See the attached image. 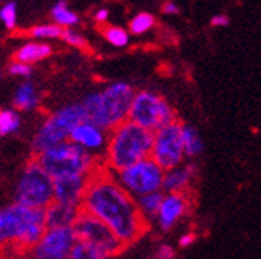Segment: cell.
Segmentation results:
<instances>
[{"instance_id":"1","label":"cell","mask_w":261,"mask_h":259,"mask_svg":"<svg viewBox=\"0 0 261 259\" xmlns=\"http://www.w3.org/2000/svg\"><path fill=\"white\" fill-rule=\"evenodd\" d=\"M82 210L106 223L124 247L136 243L150 226L140 215L136 199L118 185L106 165L91 174Z\"/></svg>"},{"instance_id":"2","label":"cell","mask_w":261,"mask_h":259,"mask_svg":"<svg viewBox=\"0 0 261 259\" xmlns=\"http://www.w3.org/2000/svg\"><path fill=\"white\" fill-rule=\"evenodd\" d=\"M151 145L153 132L127 120L109 132L102 162L112 174L120 172L142 159L150 158Z\"/></svg>"},{"instance_id":"3","label":"cell","mask_w":261,"mask_h":259,"mask_svg":"<svg viewBox=\"0 0 261 259\" xmlns=\"http://www.w3.org/2000/svg\"><path fill=\"white\" fill-rule=\"evenodd\" d=\"M46 231L45 212L13 202L0 209V248L29 251Z\"/></svg>"},{"instance_id":"4","label":"cell","mask_w":261,"mask_h":259,"mask_svg":"<svg viewBox=\"0 0 261 259\" xmlns=\"http://www.w3.org/2000/svg\"><path fill=\"white\" fill-rule=\"evenodd\" d=\"M136 91L124 81H116L83 99L82 105L86 120L97 124L103 131H113L116 126L127 121L130 103Z\"/></svg>"},{"instance_id":"5","label":"cell","mask_w":261,"mask_h":259,"mask_svg":"<svg viewBox=\"0 0 261 259\" xmlns=\"http://www.w3.org/2000/svg\"><path fill=\"white\" fill-rule=\"evenodd\" d=\"M34 158L53 180L67 175H91L103 165L100 156L83 150L70 140L51 147Z\"/></svg>"},{"instance_id":"6","label":"cell","mask_w":261,"mask_h":259,"mask_svg":"<svg viewBox=\"0 0 261 259\" xmlns=\"http://www.w3.org/2000/svg\"><path fill=\"white\" fill-rule=\"evenodd\" d=\"M15 202L38 210L55 202V180L35 158L28 161L18 178Z\"/></svg>"},{"instance_id":"7","label":"cell","mask_w":261,"mask_h":259,"mask_svg":"<svg viewBox=\"0 0 261 259\" xmlns=\"http://www.w3.org/2000/svg\"><path fill=\"white\" fill-rule=\"evenodd\" d=\"M85 120L86 113L82 102L70 103V105H65L61 110L55 111L53 114H49L45 123L38 127V131L32 138L34 156L51 147L62 143V141H67L70 138L73 127Z\"/></svg>"},{"instance_id":"8","label":"cell","mask_w":261,"mask_h":259,"mask_svg":"<svg viewBox=\"0 0 261 259\" xmlns=\"http://www.w3.org/2000/svg\"><path fill=\"white\" fill-rule=\"evenodd\" d=\"M127 120L150 132H156L161 127L178 121L175 110L172 108L171 103L163 96L148 89L139 91V93L134 94Z\"/></svg>"},{"instance_id":"9","label":"cell","mask_w":261,"mask_h":259,"mask_svg":"<svg viewBox=\"0 0 261 259\" xmlns=\"http://www.w3.org/2000/svg\"><path fill=\"white\" fill-rule=\"evenodd\" d=\"M113 177L134 199L143 194L163 191L164 170L151 158H145L120 172H115Z\"/></svg>"},{"instance_id":"10","label":"cell","mask_w":261,"mask_h":259,"mask_svg":"<svg viewBox=\"0 0 261 259\" xmlns=\"http://www.w3.org/2000/svg\"><path fill=\"white\" fill-rule=\"evenodd\" d=\"M150 158L158 164L161 169L171 170L174 167L185 162V150L181 141V123L175 121L160 131L153 132V145Z\"/></svg>"},{"instance_id":"11","label":"cell","mask_w":261,"mask_h":259,"mask_svg":"<svg viewBox=\"0 0 261 259\" xmlns=\"http://www.w3.org/2000/svg\"><path fill=\"white\" fill-rule=\"evenodd\" d=\"M72 227H73L76 239L94 243L97 247L109 251L112 256L120 254L126 248L121 243V240L113 234L112 229L106 223H102L99 218H96L94 215H91L85 210L80 212V215H78L76 221L73 223Z\"/></svg>"},{"instance_id":"12","label":"cell","mask_w":261,"mask_h":259,"mask_svg":"<svg viewBox=\"0 0 261 259\" xmlns=\"http://www.w3.org/2000/svg\"><path fill=\"white\" fill-rule=\"evenodd\" d=\"M75 240L73 227H49L28 251L29 259H69Z\"/></svg>"},{"instance_id":"13","label":"cell","mask_w":261,"mask_h":259,"mask_svg":"<svg viewBox=\"0 0 261 259\" xmlns=\"http://www.w3.org/2000/svg\"><path fill=\"white\" fill-rule=\"evenodd\" d=\"M191 212V196L190 192H164V197L156 215L154 224L160 231H172L181 219Z\"/></svg>"},{"instance_id":"14","label":"cell","mask_w":261,"mask_h":259,"mask_svg":"<svg viewBox=\"0 0 261 259\" xmlns=\"http://www.w3.org/2000/svg\"><path fill=\"white\" fill-rule=\"evenodd\" d=\"M69 140L72 143L82 147L83 150L93 153V154H97V156L102 158V154L107 147L109 132L100 129L97 124L91 123L89 120H85L73 127Z\"/></svg>"},{"instance_id":"15","label":"cell","mask_w":261,"mask_h":259,"mask_svg":"<svg viewBox=\"0 0 261 259\" xmlns=\"http://www.w3.org/2000/svg\"><path fill=\"white\" fill-rule=\"evenodd\" d=\"M91 175H67L55 178V202L82 207Z\"/></svg>"},{"instance_id":"16","label":"cell","mask_w":261,"mask_h":259,"mask_svg":"<svg viewBox=\"0 0 261 259\" xmlns=\"http://www.w3.org/2000/svg\"><path fill=\"white\" fill-rule=\"evenodd\" d=\"M198 177V165L193 161L184 162L171 170L164 172L163 191L164 192H190Z\"/></svg>"},{"instance_id":"17","label":"cell","mask_w":261,"mask_h":259,"mask_svg":"<svg viewBox=\"0 0 261 259\" xmlns=\"http://www.w3.org/2000/svg\"><path fill=\"white\" fill-rule=\"evenodd\" d=\"M45 212V224L46 229L49 227H72L76 221L78 215L82 212V207L53 202L49 204Z\"/></svg>"},{"instance_id":"18","label":"cell","mask_w":261,"mask_h":259,"mask_svg":"<svg viewBox=\"0 0 261 259\" xmlns=\"http://www.w3.org/2000/svg\"><path fill=\"white\" fill-rule=\"evenodd\" d=\"M51 53H53V48L48 43L29 42L16 49V53L13 54V59L18 62H24V64H34V62L46 59L48 56H51Z\"/></svg>"},{"instance_id":"19","label":"cell","mask_w":261,"mask_h":259,"mask_svg":"<svg viewBox=\"0 0 261 259\" xmlns=\"http://www.w3.org/2000/svg\"><path fill=\"white\" fill-rule=\"evenodd\" d=\"M13 103L21 111H32L40 103V96L37 93V88L31 81H24L18 86L15 96H13Z\"/></svg>"},{"instance_id":"20","label":"cell","mask_w":261,"mask_h":259,"mask_svg":"<svg viewBox=\"0 0 261 259\" xmlns=\"http://www.w3.org/2000/svg\"><path fill=\"white\" fill-rule=\"evenodd\" d=\"M163 197H164V191H156V192L143 194V196H140V197H136L137 209L148 224L154 223L156 215H158V212H160Z\"/></svg>"},{"instance_id":"21","label":"cell","mask_w":261,"mask_h":259,"mask_svg":"<svg viewBox=\"0 0 261 259\" xmlns=\"http://www.w3.org/2000/svg\"><path fill=\"white\" fill-rule=\"evenodd\" d=\"M113 257L115 256H112L103 248L82 239L75 240L69 256V259H113Z\"/></svg>"},{"instance_id":"22","label":"cell","mask_w":261,"mask_h":259,"mask_svg":"<svg viewBox=\"0 0 261 259\" xmlns=\"http://www.w3.org/2000/svg\"><path fill=\"white\" fill-rule=\"evenodd\" d=\"M181 141H184L187 159H196L204 150V141L201 138V134L196 131V127L190 124L181 123Z\"/></svg>"},{"instance_id":"23","label":"cell","mask_w":261,"mask_h":259,"mask_svg":"<svg viewBox=\"0 0 261 259\" xmlns=\"http://www.w3.org/2000/svg\"><path fill=\"white\" fill-rule=\"evenodd\" d=\"M51 18L55 19V24L61 25L62 29H72L73 25L80 22L78 15L69 8V5L65 4V0H59L51 8Z\"/></svg>"},{"instance_id":"24","label":"cell","mask_w":261,"mask_h":259,"mask_svg":"<svg viewBox=\"0 0 261 259\" xmlns=\"http://www.w3.org/2000/svg\"><path fill=\"white\" fill-rule=\"evenodd\" d=\"M21 126V118L15 110H2L0 111V137L10 135L16 132Z\"/></svg>"},{"instance_id":"25","label":"cell","mask_w":261,"mask_h":259,"mask_svg":"<svg viewBox=\"0 0 261 259\" xmlns=\"http://www.w3.org/2000/svg\"><path fill=\"white\" fill-rule=\"evenodd\" d=\"M100 34L110 45L116 48H123L129 43V34L121 27H116V25H103Z\"/></svg>"},{"instance_id":"26","label":"cell","mask_w":261,"mask_h":259,"mask_svg":"<svg viewBox=\"0 0 261 259\" xmlns=\"http://www.w3.org/2000/svg\"><path fill=\"white\" fill-rule=\"evenodd\" d=\"M154 16L150 15V13H139V15H136L133 19L129 21V31L130 34L134 35H143L147 34L150 29H153L154 25Z\"/></svg>"},{"instance_id":"27","label":"cell","mask_w":261,"mask_h":259,"mask_svg":"<svg viewBox=\"0 0 261 259\" xmlns=\"http://www.w3.org/2000/svg\"><path fill=\"white\" fill-rule=\"evenodd\" d=\"M64 29L58 24H38L28 31L32 38H61Z\"/></svg>"},{"instance_id":"28","label":"cell","mask_w":261,"mask_h":259,"mask_svg":"<svg viewBox=\"0 0 261 259\" xmlns=\"http://www.w3.org/2000/svg\"><path fill=\"white\" fill-rule=\"evenodd\" d=\"M0 19L5 24L7 29H15L18 22V7L15 2H8L0 8Z\"/></svg>"},{"instance_id":"29","label":"cell","mask_w":261,"mask_h":259,"mask_svg":"<svg viewBox=\"0 0 261 259\" xmlns=\"http://www.w3.org/2000/svg\"><path fill=\"white\" fill-rule=\"evenodd\" d=\"M62 40L67 42L70 46H75V48H80V49H88V42L86 38L76 31H72V29H64L62 32Z\"/></svg>"},{"instance_id":"30","label":"cell","mask_w":261,"mask_h":259,"mask_svg":"<svg viewBox=\"0 0 261 259\" xmlns=\"http://www.w3.org/2000/svg\"><path fill=\"white\" fill-rule=\"evenodd\" d=\"M8 73L13 76H21V78H28V76L32 75V66L31 64H24V62H18L13 61L8 66Z\"/></svg>"},{"instance_id":"31","label":"cell","mask_w":261,"mask_h":259,"mask_svg":"<svg viewBox=\"0 0 261 259\" xmlns=\"http://www.w3.org/2000/svg\"><path fill=\"white\" fill-rule=\"evenodd\" d=\"M175 256H177L175 250L171 247V245L163 243V245H160V247L153 251V254L148 259H175Z\"/></svg>"},{"instance_id":"32","label":"cell","mask_w":261,"mask_h":259,"mask_svg":"<svg viewBox=\"0 0 261 259\" xmlns=\"http://www.w3.org/2000/svg\"><path fill=\"white\" fill-rule=\"evenodd\" d=\"M228 24H229V18L226 15H215L211 19L212 27H226Z\"/></svg>"},{"instance_id":"33","label":"cell","mask_w":261,"mask_h":259,"mask_svg":"<svg viewBox=\"0 0 261 259\" xmlns=\"http://www.w3.org/2000/svg\"><path fill=\"white\" fill-rule=\"evenodd\" d=\"M94 19H96L97 24L103 25V24L107 22V19H109V10H107V8H99V10L94 13Z\"/></svg>"},{"instance_id":"34","label":"cell","mask_w":261,"mask_h":259,"mask_svg":"<svg viewBox=\"0 0 261 259\" xmlns=\"http://www.w3.org/2000/svg\"><path fill=\"white\" fill-rule=\"evenodd\" d=\"M196 240V236L194 234H185V236H181L180 240H178V245H180V248H188L190 245H193Z\"/></svg>"},{"instance_id":"35","label":"cell","mask_w":261,"mask_h":259,"mask_svg":"<svg viewBox=\"0 0 261 259\" xmlns=\"http://www.w3.org/2000/svg\"><path fill=\"white\" fill-rule=\"evenodd\" d=\"M163 13H166V15H177V13H178V7L174 2H166L163 5Z\"/></svg>"},{"instance_id":"36","label":"cell","mask_w":261,"mask_h":259,"mask_svg":"<svg viewBox=\"0 0 261 259\" xmlns=\"http://www.w3.org/2000/svg\"><path fill=\"white\" fill-rule=\"evenodd\" d=\"M0 78H2V73H0Z\"/></svg>"}]
</instances>
